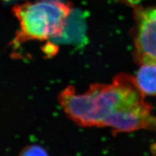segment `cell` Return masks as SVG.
I'll list each match as a JSON object with an SVG mask.
<instances>
[{"label":"cell","mask_w":156,"mask_h":156,"mask_svg":"<svg viewBox=\"0 0 156 156\" xmlns=\"http://www.w3.org/2000/svg\"><path fill=\"white\" fill-rule=\"evenodd\" d=\"M57 98L68 118L84 128L108 127L126 132L146 128L155 121L135 77L128 74L117 75L111 83L90 85L83 93L68 86Z\"/></svg>","instance_id":"1"},{"label":"cell","mask_w":156,"mask_h":156,"mask_svg":"<svg viewBox=\"0 0 156 156\" xmlns=\"http://www.w3.org/2000/svg\"><path fill=\"white\" fill-rule=\"evenodd\" d=\"M12 11L20 26L16 41H42L62 35L72 8L61 2L41 0L17 5Z\"/></svg>","instance_id":"2"},{"label":"cell","mask_w":156,"mask_h":156,"mask_svg":"<svg viewBox=\"0 0 156 156\" xmlns=\"http://www.w3.org/2000/svg\"><path fill=\"white\" fill-rule=\"evenodd\" d=\"M135 57L140 65H156V9L146 10L140 14Z\"/></svg>","instance_id":"3"},{"label":"cell","mask_w":156,"mask_h":156,"mask_svg":"<svg viewBox=\"0 0 156 156\" xmlns=\"http://www.w3.org/2000/svg\"><path fill=\"white\" fill-rule=\"evenodd\" d=\"M135 80L144 94L156 95V65H141L136 74Z\"/></svg>","instance_id":"4"},{"label":"cell","mask_w":156,"mask_h":156,"mask_svg":"<svg viewBox=\"0 0 156 156\" xmlns=\"http://www.w3.org/2000/svg\"><path fill=\"white\" fill-rule=\"evenodd\" d=\"M18 156H49L46 150L42 146L34 144L26 146Z\"/></svg>","instance_id":"5"}]
</instances>
